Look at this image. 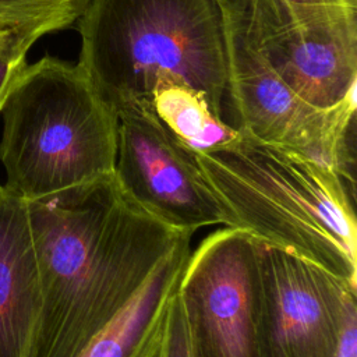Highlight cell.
I'll list each match as a JSON object with an SVG mask.
<instances>
[{
	"label": "cell",
	"mask_w": 357,
	"mask_h": 357,
	"mask_svg": "<svg viewBox=\"0 0 357 357\" xmlns=\"http://www.w3.org/2000/svg\"><path fill=\"white\" fill-rule=\"evenodd\" d=\"M28 205L40 282L28 357H75L192 236L137 206L114 174L57 202Z\"/></svg>",
	"instance_id": "1"
},
{
	"label": "cell",
	"mask_w": 357,
	"mask_h": 357,
	"mask_svg": "<svg viewBox=\"0 0 357 357\" xmlns=\"http://www.w3.org/2000/svg\"><path fill=\"white\" fill-rule=\"evenodd\" d=\"M191 357H259L258 243L223 226L188 257L178 289Z\"/></svg>",
	"instance_id": "7"
},
{
	"label": "cell",
	"mask_w": 357,
	"mask_h": 357,
	"mask_svg": "<svg viewBox=\"0 0 357 357\" xmlns=\"http://www.w3.org/2000/svg\"><path fill=\"white\" fill-rule=\"evenodd\" d=\"M350 1H351L353 4H356V6H357V0H350Z\"/></svg>",
	"instance_id": "20"
},
{
	"label": "cell",
	"mask_w": 357,
	"mask_h": 357,
	"mask_svg": "<svg viewBox=\"0 0 357 357\" xmlns=\"http://www.w3.org/2000/svg\"><path fill=\"white\" fill-rule=\"evenodd\" d=\"M335 357H357V311L346 322Z\"/></svg>",
	"instance_id": "16"
},
{
	"label": "cell",
	"mask_w": 357,
	"mask_h": 357,
	"mask_svg": "<svg viewBox=\"0 0 357 357\" xmlns=\"http://www.w3.org/2000/svg\"><path fill=\"white\" fill-rule=\"evenodd\" d=\"M40 308L29 205L0 192V357H28Z\"/></svg>",
	"instance_id": "10"
},
{
	"label": "cell",
	"mask_w": 357,
	"mask_h": 357,
	"mask_svg": "<svg viewBox=\"0 0 357 357\" xmlns=\"http://www.w3.org/2000/svg\"><path fill=\"white\" fill-rule=\"evenodd\" d=\"M225 21L248 20L254 0H215Z\"/></svg>",
	"instance_id": "17"
},
{
	"label": "cell",
	"mask_w": 357,
	"mask_h": 357,
	"mask_svg": "<svg viewBox=\"0 0 357 357\" xmlns=\"http://www.w3.org/2000/svg\"><path fill=\"white\" fill-rule=\"evenodd\" d=\"M247 32L272 70L308 105L329 109L357 88V6L254 0Z\"/></svg>",
	"instance_id": "6"
},
{
	"label": "cell",
	"mask_w": 357,
	"mask_h": 357,
	"mask_svg": "<svg viewBox=\"0 0 357 357\" xmlns=\"http://www.w3.org/2000/svg\"><path fill=\"white\" fill-rule=\"evenodd\" d=\"M225 21V20H223ZM231 124L251 138L304 153L354 187L356 92L329 109L305 103L268 64L247 32V20L225 21Z\"/></svg>",
	"instance_id": "5"
},
{
	"label": "cell",
	"mask_w": 357,
	"mask_h": 357,
	"mask_svg": "<svg viewBox=\"0 0 357 357\" xmlns=\"http://www.w3.org/2000/svg\"><path fill=\"white\" fill-rule=\"evenodd\" d=\"M184 236L155 266L131 301L75 357H158L170 303L191 254Z\"/></svg>",
	"instance_id": "11"
},
{
	"label": "cell",
	"mask_w": 357,
	"mask_h": 357,
	"mask_svg": "<svg viewBox=\"0 0 357 357\" xmlns=\"http://www.w3.org/2000/svg\"><path fill=\"white\" fill-rule=\"evenodd\" d=\"M0 113L3 187L25 202H56L114 174L119 116L78 63L26 64Z\"/></svg>",
	"instance_id": "4"
},
{
	"label": "cell",
	"mask_w": 357,
	"mask_h": 357,
	"mask_svg": "<svg viewBox=\"0 0 357 357\" xmlns=\"http://www.w3.org/2000/svg\"><path fill=\"white\" fill-rule=\"evenodd\" d=\"M79 14L67 13L26 22L17 28L0 46V110L6 96L20 74L26 66V54L33 43L42 36L71 26Z\"/></svg>",
	"instance_id": "13"
},
{
	"label": "cell",
	"mask_w": 357,
	"mask_h": 357,
	"mask_svg": "<svg viewBox=\"0 0 357 357\" xmlns=\"http://www.w3.org/2000/svg\"><path fill=\"white\" fill-rule=\"evenodd\" d=\"M194 155L230 227L357 289L354 188L337 172L241 131L233 141Z\"/></svg>",
	"instance_id": "2"
},
{
	"label": "cell",
	"mask_w": 357,
	"mask_h": 357,
	"mask_svg": "<svg viewBox=\"0 0 357 357\" xmlns=\"http://www.w3.org/2000/svg\"><path fill=\"white\" fill-rule=\"evenodd\" d=\"M88 0H0V20L21 24L49 15L81 14Z\"/></svg>",
	"instance_id": "14"
},
{
	"label": "cell",
	"mask_w": 357,
	"mask_h": 357,
	"mask_svg": "<svg viewBox=\"0 0 357 357\" xmlns=\"http://www.w3.org/2000/svg\"><path fill=\"white\" fill-rule=\"evenodd\" d=\"M77 21L78 64L116 112L180 84L225 120L227 54L215 0H88Z\"/></svg>",
	"instance_id": "3"
},
{
	"label": "cell",
	"mask_w": 357,
	"mask_h": 357,
	"mask_svg": "<svg viewBox=\"0 0 357 357\" xmlns=\"http://www.w3.org/2000/svg\"><path fill=\"white\" fill-rule=\"evenodd\" d=\"M259 357H335L357 289L324 268L258 243Z\"/></svg>",
	"instance_id": "9"
},
{
	"label": "cell",
	"mask_w": 357,
	"mask_h": 357,
	"mask_svg": "<svg viewBox=\"0 0 357 357\" xmlns=\"http://www.w3.org/2000/svg\"><path fill=\"white\" fill-rule=\"evenodd\" d=\"M3 191V184H0V192Z\"/></svg>",
	"instance_id": "21"
},
{
	"label": "cell",
	"mask_w": 357,
	"mask_h": 357,
	"mask_svg": "<svg viewBox=\"0 0 357 357\" xmlns=\"http://www.w3.org/2000/svg\"><path fill=\"white\" fill-rule=\"evenodd\" d=\"M64 14H67V13H64ZM75 14H78V13H75ZM56 15H59V14H56ZM81 15V14H79ZM49 17H52V15H49ZM43 18H46V17H43ZM40 20V18H39ZM35 21V20H33ZM28 22H31V21H28ZM24 24H26V22H21V24H14V22H8V21H3V20H0V46L3 45V42L17 29V28H20L21 25H24Z\"/></svg>",
	"instance_id": "19"
},
{
	"label": "cell",
	"mask_w": 357,
	"mask_h": 357,
	"mask_svg": "<svg viewBox=\"0 0 357 357\" xmlns=\"http://www.w3.org/2000/svg\"><path fill=\"white\" fill-rule=\"evenodd\" d=\"M291 6H339V4H353L350 0H282Z\"/></svg>",
	"instance_id": "18"
},
{
	"label": "cell",
	"mask_w": 357,
	"mask_h": 357,
	"mask_svg": "<svg viewBox=\"0 0 357 357\" xmlns=\"http://www.w3.org/2000/svg\"><path fill=\"white\" fill-rule=\"evenodd\" d=\"M151 105L172 135L194 153L222 146L240 132L218 117L202 96L180 84L159 86Z\"/></svg>",
	"instance_id": "12"
},
{
	"label": "cell",
	"mask_w": 357,
	"mask_h": 357,
	"mask_svg": "<svg viewBox=\"0 0 357 357\" xmlns=\"http://www.w3.org/2000/svg\"><path fill=\"white\" fill-rule=\"evenodd\" d=\"M158 357H191L184 312L177 291L167 311Z\"/></svg>",
	"instance_id": "15"
},
{
	"label": "cell",
	"mask_w": 357,
	"mask_h": 357,
	"mask_svg": "<svg viewBox=\"0 0 357 357\" xmlns=\"http://www.w3.org/2000/svg\"><path fill=\"white\" fill-rule=\"evenodd\" d=\"M117 116L114 177L130 201L178 231L230 227V218L194 152L172 135L151 103L126 106Z\"/></svg>",
	"instance_id": "8"
}]
</instances>
